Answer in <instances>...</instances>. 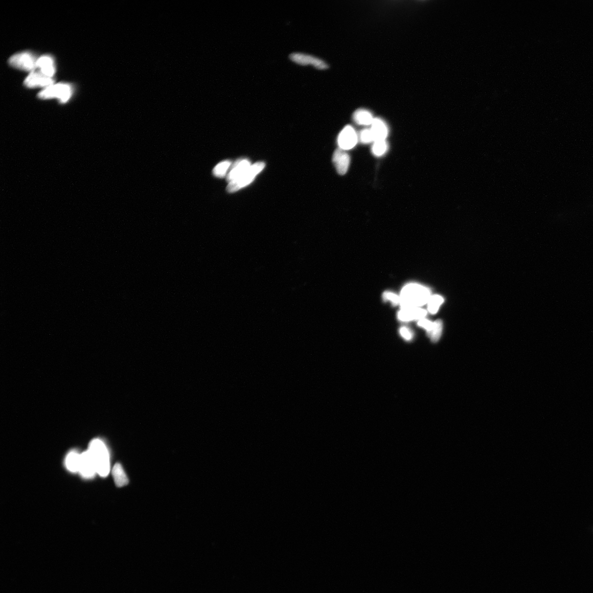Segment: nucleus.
Returning a JSON list of instances; mask_svg holds the SVG:
<instances>
[{
	"mask_svg": "<svg viewBox=\"0 0 593 593\" xmlns=\"http://www.w3.org/2000/svg\"><path fill=\"white\" fill-rule=\"evenodd\" d=\"M290 59L293 62L301 64H312L315 68L320 70H326L329 68V65L322 59L301 53H294L290 55Z\"/></svg>",
	"mask_w": 593,
	"mask_h": 593,
	"instance_id": "obj_9",
	"label": "nucleus"
},
{
	"mask_svg": "<svg viewBox=\"0 0 593 593\" xmlns=\"http://www.w3.org/2000/svg\"><path fill=\"white\" fill-rule=\"evenodd\" d=\"M443 330V323L441 320H437L434 322V327L431 331L427 333V335L433 343L438 341L442 335Z\"/></svg>",
	"mask_w": 593,
	"mask_h": 593,
	"instance_id": "obj_19",
	"label": "nucleus"
},
{
	"mask_svg": "<svg viewBox=\"0 0 593 593\" xmlns=\"http://www.w3.org/2000/svg\"><path fill=\"white\" fill-rule=\"evenodd\" d=\"M358 141V137L354 128L350 125H347L340 132L338 138V144L343 150H351Z\"/></svg>",
	"mask_w": 593,
	"mask_h": 593,
	"instance_id": "obj_7",
	"label": "nucleus"
},
{
	"mask_svg": "<svg viewBox=\"0 0 593 593\" xmlns=\"http://www.w3.org/2000/svg\"><path fill=\"white\" fill-rule=\"evenodd\" d=\"M53 78L44 75L40 71H34L25 80V85L29 88L48 87L54 83Z\"/></svg>",
	"mask_w": 593,
	"mask_h": 593,
	"instance_id": "obj_6",
	"label": "nucleus"
},
{
	"mask_svg": "<svg viewBox=\"0 0 593 593\" xmlns=\"http://www.w3.org/2000/svg\"><path fill=\"white\" fill-rule=\"evenodd\" d=\"M73 87L70 84L59 83L52 85L41 91L38 95L43 100L58 99L61 103L67 102L71 98Z\"/></svg>",
	"mask_w": 593,
	"mask_h": 593,
	"instance_id": "obj_3",
	"label": "nucleus"
},
{
	"mask_svg": "<svg viewBox=\"0 0 593 593\" xmlns=\"http://www.w3.org/2000/svg\"><path fill=\"white\" fill-rule=\"evenodd\" d=\"M250 166V163L247 159L237 161L233 166L231 171L227 175V181L229 183L238 179V178L247 171Z\"/></svg>",
	"mask_w": 593,
	"mask_h": 593,
	"instance_id": "obj_13",
	"label": "nucleus"
},
{
	"mask_svg": "<svg viewBox=\"0 0 593 593\" xmlns=\"http://www.w3.org/2000/svg\"><path fill=\"white\" fill-rule=\"evenodd\" d=\"M387 150L388 144L385 140L376 141L372 147L373 153L377 157L382 156Z\"/></svg>",
	"mask_w": 593,
	"mask_h": 593,
	"instance_id": "obj_21",
	"label": "nucleus"
},
{
	"mask_svg": "<svg viewBox=\"0 0 593 593\" xmlns=\"http://www.w3.org/2000/svg\"><path fill=\"white\" fill-rule=\"evenodd\" d=\"M430 289L417 283L405 285L400 295V305L402 308H419L428 303L431 296Z\"/></svg>",
	"mask_w": 593,
	"mask_h": 593,
	"instance_id": "obj_1",
	"label": "nucleus"
},
{
	"mask_svg": "<svg viewBox=\"0 0 593 593\" xmlns=\"http://www.w3.org/2000/svg\"><path fill=\"white\" fill-rule=\"evenodd\" d=\"M232 165V162L229 161H225L222 162L215 167L213 170V173L215 176L222 178L224 177L230 167Z\"/></svg>",
	"mask_w": 593,
	"mask_h": 593,
	"instance_id": "obj_20",
	"label": "nucleus"
},
{
	"mask_svg": "<svg viewBox=\"0 0 593 593\" xmlns=\"http://www.w3.org/2000/svg\"><path fill=\"white\" fill-rule=\"evenodd\" d=\"M427 311L421 308H402L398 313V320L402 322L420 320L425 318Z\"/></svg>",
	"mask_w": 593,
	"mask_h": 593,
	"instance_id": "obj_11",
	"label": "nucleus"
},
{
	"mask_svg": "<svg viewBox=\"0 0 593 593\" xmlns=\"http://www.w3.org/2000/svg\"><path fill=\"white\" fill-rule=\"evenodd\" d=\"M400 333L401 336L406 340H410L413 338V333L412 331L406 327H402L400 329Z\"/></svg>",
	"mask_w": 593,
	"mask_h": 593,
	"instance_id": "obj_25",
	"label": "nucleus"
},
{
	"mask_svg": "<svg viewBox=\"0 0 593 593\" xmlns=\"http://www.w3.org/2000/svg\"><path fill=\"white\" fill-rule=\"evenodd\" d=\"M88 450L94 459L97 473L103 477L107 476L110 471V457L105 443L95 439L89 444Z\"/></svg>",
	"mask_w": 593,
	"mask_h": 593,
	"instance_id": "obj_2",
	"label": "nucleus"
},
{
	"mask_svg": "<svg viewBox=\"0 0 593 593\" xmlns=\"http://www.w3.org/2000/svg\"><path fill=\"white\" fill-rule=\"evenodd\" d=\"M370 130L374 142L385 140L389 132L387 124L380 118H374Z\"/></svg>",
	"mask_w": 593,
	"mask_h": 593,
	"instance_id": "obj_12",
	"label": "nucleus"
},
{
	"mask_svg": "<svg viewBox=\"0 0 593 593\" xmlns=\"http://www.w3.org/2000/svg\"><path fill=\"white\" fill-rule=\"evenodd\" d=\"M38 59L31 52L25 51L11 56L9 63L14 68L32 72L37 69Z\"/></svg>",
	"mask_w": 593,
	"mask_h": 593,
	"instance_id": "obj_5",
	"label": "nucleus"
},
{
	"mask_svg": "<svg viewBox=\"0 0 593 593\" xmlns=\"http://www.w3.org/2000/svg\"><path fill=\"white\" fill-rule=\"evenodd\" d=\"M359 139L362 144H369L374 142L372 132L370 129H366L360 131Z\"/></svg>",
	"mask_w": 593,
	"mask_h": 593,
	"instance_id": "obj_22",
	"label": "nucleus"
},
{
	"mask_svg": "<svg viewBox=\"0 0 593 593\" xmlns=\"http://www.w3.org/2000/svg\"><path fill=\"white\" fill-rule=\"evenodd\" d=\"M418 324L420 327L425 329L427 333H428L433 328L434 322L433 323L426 320L425 318H423L419 321Z\"/></svg>",
	"mask_w": 593,
	"mask_h": 593,
	"instance_id": "obj_24",
	"label": "nucleus"
},
{
	"mask_svg": "<svg viewBox=\"0 0 593 593\" xmlns=\"http://www.w3.org/2000/svg\"><path fill=\"white\" fill-rule=\"evenodd\" d=\"M264 167V162H258L251 166L238 179L229 183L226 188L227 192H234L246 187L254 181L255 177L262 171Z\"/></svg>",
	"mask_w": 593,
	"mask_h": 593,
	"instance_id": "obj_4",
	"label": "nucleus"
},
{
	"mask_svg": "<svg viewBox=\"0 0 593 593\" xmlns=\"http://www.w3.org/2000/svg\"><path fill=\"white\" fill-rule=\"evenodd\" d=\"M79 472L85 478H92L98 474L94 459L88 450L81 454Z\"/></svg>",
	"mask_w": 593,
	"mask_h": 593,
	"instance_id": "obj_8",
	"label": "nucleus"
},
{
	"mask_svg": "<svg viewBox=\"0 0 593 593\" xmlns=\"http://www.w3.org/2000/svg\"><path fill=\"white\" fill-rule=\"evenodd\" d=\"M81 454L76 451H72L65 458L66 469L72 472H78L79 470Z\"/></svg>",
	"mask_w": 593,
	"mask_h": 593,
	"instance_id": "obj_17",
	"label": "nucleus"
},
{
	"mask_svg": "<svg viewBox=\"0 0 593 593\" xmlns=\"http://www.w3.org/2000/svg\"><path fill=\"white\" fill-rule=\"evenodd\" d=\"M443 302L444 299L441 296L439 295H431L427 303L429 312L432 314H436Z\"/></svg>",
	"mask_w": 593,
	"mask_h": 593,
	"instance_id": "obj_18",
	"label": "nucleus"
},
{
	"mask_svg": "<svg viewBox=\"0 0 593 593\" xmlns=\"http://www.w3.org/2000/svg\"><path fill=\"white\" fill-rule=\"evenodd\" d=\"M383 298L385 300L390 301L395 306L400 304V296L391 292H385L383 294Z\"/></svg>",
	"mask_w": 593,
	"mask_h": 593,
	"instance_id": "obj_23",
	"label": "nucleus"
},
{
	"mask_svg": "<svg viewBox=\"0 0 593 593\" xmlns=\"http://www.w3.org/2000/svg\"><path fill=\"white\" fill-rule=\"evenodd\" d=\"M353 119L355 123L360 125H372L374 120L372 113L365 109L355 110L353 115Z\"/></svg>",
	"mask_w": 593,
	"mask_h": 593,
	"instance_id": "obj_15",
	"label": "nucleus"
},
{
	"mask_svg": "<svg viewBox=\"0 0 593 593\" xmlns=\"http://www.w3.org/2000/svg\"><path fill=\"white\" fill-rule=\"evenodd\" d=\"M332 161L337 173L339 175H343L347 173L349 168L351 158L349 154L339 148L333 153Z\"/></svg>",
	"mask_w": 593,
	"mask_h": 593,
	"instance_id": "obj_10",
	"label": "nucleus"
},
{
	"mask_svg": "<svg viewBox=\"0 0 593 593\" xmlns=\"http://www.w3.org/2000/svg\"><path fill=\"white\" fill-rule=\"evenodd\" d=\"M112 475L117 487H122L128 484V478L120 464L117 463L114 466Z\"/></svg>",
	"mask_w": 593,
	"mask_h": 593,
	"instance_id": "obj_16",
	"label": "nucleus"
},
{
	"mask_svg": "<svg viewBox=\"0 0 593 593\" xmlns=\"http://www.w3.org/2000/svg\"><path fill=\"white\" fill-rule=\"evenodd\" d=\"M37 69H39L44 75L53 78L56 72L55 62L53 57L43 55L38 58L37 61Z\"/></svg>",
	"mask_w": 593,
	"mask_h": 593,
	"instance_id": "obj_14",
	"label": "nucleus"
}]
</instances>
